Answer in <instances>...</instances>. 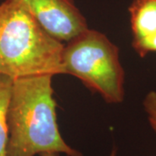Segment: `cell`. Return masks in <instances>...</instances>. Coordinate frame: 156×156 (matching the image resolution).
I'll list each match as a JSON object with an SVG mask.
<instances>
[{
  "instance_id": "cell-1",
  "label": "cell",
  "mask_w": 156,
  "mask_h": 156,
  "mask_svg": "<svg viewBox=\"0 0 156 156\" xmlns=\"http://www.w3.org/2000/svg\"><path fill=\"white\" fill-rule=\"evenodd\" d=\"M50 74L13 79L8 106L7 156H83L63 140Z\"/></svg>"
},
{
  "instance_id": "cell-2",
  "label": "cell",
  "mask_w": 156,
  "mask_h": 156,
  "mask_svg": "<svg viewBox=\"0 0 156 156\" xmlns=\"http://www.w3.org/2000/svg\"><path fill=\"white\" fill-rule=\"evenodd\" d=\"M62 49L21 3L0 4V73L13 79L61 75Z\"/></svg>"
},
{
  "instance_id": "cell-3",
  "label": "cell",
  "mask_w": 156,
  "mask_h": 156,
  "mask_svg": "<svg viewBox=\"0 0 156 156\" xmlns=\"http://www.w3.org/2000/svg\"><path fill=\"white\" fill-rule=\"evenodd\" d=\"M62 74L78 78L108 103L117 104L125 96V72L119 49L106 35L88 28L63 44Z\"/></svg>"
},
{
  "instance_id": "cell-4",
  "label": "cell",
  "mask_w": 156,
  "mask_h": 156,
  "mask_svg": "<svg viewBox=\"0 0 156 156\" xmlns=\"http://www.w3.org/2000/svg\"><path fill=\"white\" fill-rule=\"evenodd\" d=\"M21 3L47 33L62 43L87 30L88 23L73 0H15Z\"/></svg>"
},
{
  "instance_id": "cell-5",
  "label": "cell",
  "mask_w": 156,
  "mask_h": 156,
  "mask_svg": "<svg viewBox=\"0 0 156 156\" xmlns=\"http://www.w3.org/2000/svg\"><path fill=\"white\" fill-rule=\"evenodd\" d=\"M133 40L156 34V0H134L128 7Z\"/></svg>"
},
{
  "instance_id": "cell-6",
  "label": "cell",
  "mask_w": 156,
  "mask_h": 156,
  "mask_svg": "<svg viewBox=\"0 0 156 156\" xmlns=\"http://www.w3.org/2000/svg\"><path fill=\"white\" fill-rule=\"evenodd\" d=\"M12 83L13 78L0 73V156H7L9 140L7 115Z\"/></svg>"
},
{
  "instance_id": "cell-7",
  "label": "cell",
  "mask_w": 156,
  "mask_h": 156,
  "mask_svg": "<svg viewBox=\"0 0 156 156\" xmlns=\"http://www.w3.org/2000/svg\"><path fill=\"white\" fill-rule=\"evenodd\" d=\"M143 108L149 125L156 134V90L147 94L143 100Z\"/></svg>"
},
{
  "instance_id": "cell-8",
  "label": "cell",
  "mask_w": 156,
  "mask_h": 156,
  "mask_svg": "<svg viewBox=\"0 0 156 156\" xmlns=\"http://www.w3.org/2000/svg\"><path fill=\"white\" fill-rule=\"evenodd\" d=\"M132 46L140 57H145L149 53H156V34L147 38L133 40Z\"/></svg>"
},
{
  "instance_id": "cell-9",
  "label": "cell",
  "mask_w": 156,
  "mask_h": 156,
  "mask_svg": "<svg viewBox=\"0 0 156 156\" xmlns=\"http://www.w3.org/2000/svg\"><path fill=\"white\" fill-rule=\"evenodd\" d=\"M41 156H58V154H45Z\"/></svg>"
},
{
  "instance_id": "cell-10",
  "label": "cell",
  "mask_w": 156,
  "mask_h": 156,
  "mask_svg": "<svg viewBox=\"0 0 156 156\" xmlns=\"http://www.w3.org/2000/svg\"><path fill=\"white\" fill-rule=\"evenodd\" d=\"M110 156H115V150H114L112 152V154H110Z\"/></svg>"
}]
</instances>
